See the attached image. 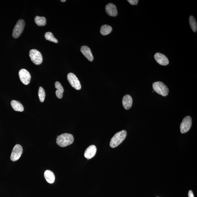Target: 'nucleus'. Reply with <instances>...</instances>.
<instances>
[{
  "label": "nucleus",
  "instance_id": "obj_1",
  "mask_svg": "<svg viewBox=\"0 0 197 197\" xmlns=\"http://www.w3.org/2000/svg\"><path fill=\"white\" fill-rule=\"evenodd\" d=\"M74 141V137L72 135L68 133H64L57 137L56 143L59 146L65 147L72 144Z\"/></svg>",
  "mask_w": 197,
  "mask_h": 197
},
{
  "label": "nucleus",
  "instance_id": "obj_2",
  "mask_svg": "<svg viewBox=\"0 0 197 197\" xmlns=\"http://www.w3.org/2000/svg\"><path fill=\"white\" fill-rule=\"evenodd\" d=\"M127 136V132L125 130L117 133L112 137L109 145L111 148H115L122 143Z\"/></svg>",
  "mask_w": 197,
  "mask_h": 197
},
{
  "label": "nucleus",
  "instance_id": "obj_3",
  "mask_svg": "<svg viewBox=\"0 0 197 197\" xmlns=\"http://www.w3.org/2000/svg\"><path fill=\"white\" fill-rule=\"evenodd\" d=\"M153 88L154 91L162 96H167L169 93L168 88L162 82H155L153 85Z\"/></svg>",
  "mask_w": 197,
  "mask_h": 197
},
{
  "label": "nucleus",
  "instance_id": "obj_4",
  "mask_svg": "<svg viewBox=\"0 0 197 197\" xmlns=\"http://www.w3.org/2000/svg\"><path fill=\"white\" fill-rule=\"evenodd\" d=\"M25 25V22L23 20H18L13 30L12 35L14 38H18L20 36L23 32Z\"/></svg>",
  "mask_w": 197,
  "mask_h": 197
},
{
  "label": "nucleus",
  "instance_id": "obj_5",
  "mask_svg": "<svg viewBox=\"0 0 197 197\" xmlns=\"http://www.w3.org/2000/svg\"><path fill=\"white\" fill-rule=\"evenodd\" d=\"M29 56L32 61L35 65L42 64L43 57L42 54L36 49L31 50L29 52Z\"/></svg>",
  "mask_w": 197,
  "mask_h": 197
},
{
  "label": "nucleus",
  "instance_id": "obj_6",
  "mask_svg": "<svg viewBox=\"0 0 197 197\" xmlns=\"http://www.w3.org/2000/svg\"><path fill=\"white\" fill-rule=\"evenodd\" d=\"M192 125V120L191 116H186L183 119L180 126V129L181 133L187 132L191 128Z\"/></svg>",
  "mask_w": 197,
  "mask_h": 197
},
{
  "label": "nucleus",
  "instance_id": "obj_7",
  "mask_svg": "<svg viewBox=\"0 0 197 197\" xmlns=\"http://www.w3.org/2000/svg\"><path fill=\"white\" fill-rule=\"evenodd\" d=\"M67 79L70 85L73 88L76 90H80L81 89V85L79 80L74 74L72 73H68Z\"/></svg>",
  "mask_w": 197,
  "mask_h": 197
},
{
  "label": "nucleus",
  "instance_id": "obj_8",
  "mask_svg": "<svg viewBox=\"0 0 197 197\" xmlns=\"http://www.w3.org/2000/svg\"><path fill=\"white\" fill-rule=\"evenodd\" d=\"M23 152V148L21 145L17 144L14 147L10 159L13 162H15L20 158Z\"/></svg>",
  "mask_w": 197,
  "mask_h": 197
},
{
  "label": "nucleus",
  "instance_id": "obj_9",
  "mask_svg": "<svg viewBox=\"0 0 197 197\" xmlns=\"http://www.w3.org/2000/svg\"><path fill=\"white\" fill-rule=\"evenodd\" d=\"M20 81L26 85H28L30 83L31 76L29 72L24 69H20L19 72Z\"/></svg>",
  "mask_w": 197,
  "mask_h": 197
},
{
  "label": "nucleus",
  "instance_id": "obj_10",
  "mask_svg": "<svg viewBox=\"0 0 197 197\" xmlns=\"http://www.w3.org/2000/svg\"><path fill=\"white\" fill-rule=\"evenodd\" d=\"M156 61L159 64L165 66L169 64V61L167 57L164 54L160 53H157L154 56Z\"/></svg>",
  "mask_w": 197,
  "mask_h": 197
},
{
  "label": "nucleus",
  "instance_id": "obj_11",
  "mask_svg": "<svg viewBox=\"0 0 197 197\" xmlns=\"http://www.w3.org/2000/svg\"><path fill=\"white\" fill-rule=\"evenodd\" d=\"M97 150V147L95 146L94 145L90 146L85 151L84 154L85 157L88 160L92 159L95 155Z\"/></svg>",
  "mask_w": 197,
  "mask_h": 197
},
{
  "label": "nucleus",
  "instance_id": "obj_12",
  "mask_svg": "<svg viewBox=\"0 0 197 197\" xmlns=\"http://www.w3.org/2000/svg\"><path fill=\"white\" fill-rule=\"evenodd\" d=\"M107 14L111 17H116L118 14L117 8L115 5L112 3H109L106 5L105 8Z\"/></svg>",
  "mask_w": 197,
  "mask_h": 197
},
{
  "label": "nucleus",
  "instance_id": "obj_13",
  "mask_svg": "<svg viewBox=\"0 0 197 197\" xmlns=\"http://www.w3.org/2000/svg\"><path fill=\"white\" fill-rule=\"evenodd\" d=\"M81 52L83 55L87 58L89 61H92L93 60L94 57L90 49L86 46H83L80 49Z\"/></svg>",
  "mask_w": 197,
  "mask_h": 197
},
{
  "label": "nucleus",
  "instance_id": "obj_14",
  "mask_svg": "<svg viewBox=\"0 0 197 197\" xmlns=\"http://www.w3.org/2000/svg\"><path fill=\"white\" fill-rule=\"evenodd\" d=\"M133 104V99L131 95H126L124 96L122 99L123 107L127 110L131 108Z\"/></svg>",
  "mask_w": 197,
  "mask_h": 197
},
{
  "label": "nucleus",
  "instance_id": "obj_15",
  "mask_svg": "<svg viewBox=\"0 0 197 197\" xmlns=\"http://www.w3.org/2000/svg\"><path fill=\"white\" fill-rule=\"evenodd\" d=\"M44 177L46 180L50 184L54 183L55 177L54 173L52 171L49 170L46 171L44 173Z\"/></svg>",
  "mask_w": 197,
  "mask_h": 197
},
{
  "label": "nucleus",
  "instance_id": "obj_16",
  "mask_svg": "<svg viewBox=\"0 0 197 197\" xmlns=\"http://www.w3.org/2000/svg\"><path fill=\"white\" fill-rule=\"evenodd\" d=\"M55 87L57 89L56 91V96L59 99H61L63 97V93L64 91V88H63L61 84L59 82H56L55 83Z\"/></svg>",
  "mask_w": 197,
  "mask_h": 197
},
{
  "label": "nucleus",
  "instance_id": "obj_17",
  "mask_svg": "<svg viewBox=\"0 0 197 197\" xmlns=\"http://www.w3.org/2000/svg\"><path fill=\"white\" fill-rule=\"evenodd\" d=\"M11 104L13 109L15 111L22 112L24 111V107L22 104L18 101L13 100Z\"/></svg>",
  "mask_w": 197,
  "mask_h": 197
},
{
  "label": "nucleus",
  "instance_id": "obj_18",
  "mask_svg": "<svg viewBox=\"0 0 197 197\" xmlns=\"http://www.w3.org/2000/svg\"><path fill=\"white\" fill-rule=\"evenodd\" d=\"M112 30V27L110 26L104 25L101 27L100 32L102 35H106L110 33Z\"/></svg>",
  "mask_w": 197,
  "mask_h": 197
},
{
  "label": "nucleus",
  "instance_id": "obj_19",
  "mask_svg": "<svg viewBox=\"0 0 197 197\" xmlns=\"http://www.w3.org/2000/svg\"><path fill=\"white\" fill-rule=\"evenodd\" d=\"M35 21L36 24L39 26H44L46 24V18L43 17H35Z\"/></svg>",
  "mask_w": 197,
  "mask_h": 197
},
{
  "label": "nucleus",
  "instance_id": "obj_20",
  "mask_svg": "<svg viewBox=\"0 0 197 197\" xmlns=\"http://www.w3.org/2000/svg\"><path fill=\"white\" fill-rule=\"evenodd\" d=\"M189 22L190 26L193 31L194 32H196L197 30V22L194 17L191 16L189 17Z\"/></svg>",
  "mask_w": 197,
  "mask_h": 197
},
{
  "label": "nucleus",
  "instance_id": "obj_21",
  "mask_svg": "<svg viewBox=\"0 0 197 197\" xmlns=\"http://www.w3.org/2000/svg\"><path fill=\"white\" fill-rule=\"evenodd\" d=\"M45 37L47 40L50 41L51 42L57 43V39L55 38L53 35L52 32H46L45 35Z\"/></svg>",
  "mask_w": 197,
  "mask_h": 197
},
{
  "label": "nucleus",
  "instance_id": "obj_22",
  "mask_svg": "<svg viewBox=\"0 0 197 197\" xmlns=\"http://www.w3.org/2000/svg\"><path fill=\"white\" fill-rule=\"evenodd\" d=\"M38 96L41 102H43L45 99V92L42 87H39L38 90Z\"/></svg>",
  "mask_w": 197,
  "mask_h": 197
},
{
  "label": "nucleus",
  "instance_id": "obj_23",
  "mask_svg": "<svg viewBox=\"0 0 197 197\" xmlns=\"http://www.w3.org/2000/svg\"><path fill=\"white\" fill-rule=\"evenodd\" d=\"M128 1L130 4L133 5H136L138 2V0H128Z\"/></svg>",
  "mask_w": 197,
  "mask_h": 197
},
{
  "label": "nucleus",
  "instance_id": "obj_24",
  "mask_svg": "<svg viewBox=\"0 0 197 197\" xmlns=\"http://www.w3.org/2000/svg\"><path fill=\"white\" fill-rule=\"evenodd\" d=\"M188 195L189 197H195L193 192L191 190H190L189 191Z\"/></svg>",
  "mask_w": 197,
  "mask_h": 197
},
{
  "label": "nucleus",
  "instance_id": "obj_25",
  "mask_svg": "<svg viewBox=\"0 0 197 197\" xmlns=\"http://www.w3.org/2000/svg\"><path fill=\"white\" fill-rule=\"evenodd\" d=\"M61 1L62 2H66V0H61Z\"/></svg>",
  "mask_w": 197,
  "mask_h": 197
}]
</instances>
